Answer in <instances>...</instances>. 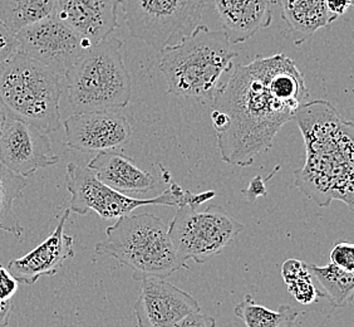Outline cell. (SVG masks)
<instances>
[{"instance_id":"1","label":"cell","mask_w":354,"mask_h":327,"mask_svg":"<svg viewBox=\"0 0 354 327\" xmlns=\"http://www.w3.org/2000/svg\"><path fill=\"white\" fill-rule=\"evenodd\" d=\"M230 72L212 100V109L229 118L226 131L216 135L218 149L225 163L246 168L272 148L309 92L304 75L283 53L236 64Z\"/></svg>"},{"instance_id":"2","label":"cell","mask_w":354,"mask_h":327,"mask_svg":"<svg viewBox=\"0 0 354 327\" xmlns=\"http://www.w3.org/2000/svg\"><path fill=\"white\" fill-rule=\"evenodd\" d=\"M294 120L307 154L295 186L322 208L338 200L353 211L354 123L327 100L303 103Z\"/></svg>"},{"instance_id":"3","label":"cell","mask_w":354,"mask_h":327,"mask_svg":"<svg viewBox=\"0 0 354 327\" xmlns=\"http://www.w3.org/2000/svg\"><path fill=\"white\" fill-rule=\"evenodd\" d=\"M236 57L224 30L198 26L183 41L162 51L160 69L167 82V94L212 101Z\"/></svg>"},{"instance_id":"4","label":"cell","mask_w":354,"mask_h":327,"mask_svg":"<svg viewBox=\"0 0 354 327\" xmlns=\"http://www.w3.org/2000/svg\"><path fill=\"white\" fill-rule=\"evenodd\" d=\"M95 254L112 257L129 267L133 280L164 279L181 269H190L171 242L169 225L150 214L126 215L106 229V238L95 245Z\"/></svg>"},{"instance_id":"5","label":"cell","mask_w":354,"mask_h":327,"mask_svg":"<svg viewBox=\"0 0 354 327\" xmlns=\"http://www.w3.org/2000/svg\"><path fill=\"white\" fill-rule=\"evenodd\" d=\"M66 89V77L18 52L0 66V101L8 118L47 135L62 126L59 103Z\"/></svg>"},{"instance_id":"6","label":"cell","mask_w":354,"mask_h":327,"mask_svg":"<svg viewBox=\"0 0 354 327\" xmlns=\"http://www.w3.org/2000/svg\"><path fill=\"white\" fill-rule=\"evenodd\" d=\"M123 42L109 37L87 48L66 75L68 101L75 114L124 109L132 81L123 62Z\"/></svg>"},{"instance_id":"7","label":"cell","mask_w":354,"mask_h":327,"mask_svg":"<svg viewBox=\"0 0 354 327\" xmlns=\"http://www.w3.org/2000/svg\"><path fill=\"white\" fill-rule=\"evenodd\" d=\"M66 185L71 193L69 211L80 215L95 211L106 220L130 215L137 208L146 205H166L176 208L189 205L198 208L205 202L216 197L214 191L192 194L191 191H184L176 183H171L170 186L156 198H132L103 184L88 168H82L73 163L67 165Z\"/></svg>"},{"instance_id":"8","label":"cell","mask_w":354,"mask_h":327,"mask_svg":"<svg viewBox=\"0 0 354 327\" xmlns=\"http://www.w3.org/2000/svg\"><path fill=\"white\" fill-rule=\"evenodd\" d=\"M131 37L162 52L203 24L206 0H122Z\"/></svg>"},{"instance_id":"9","label":"cell","mask_w":354,"mask_h":327,"mask_svg":"<svg viewBox=\"0 0 354 327\" xmlns=\"http://www.w3.org/2000/svg\"><path fill=\"white\" fill-rule=\"evenodd\" d=\"M244 228L218 205H209L204 211L184 205L177 208L169 234L183 260L205 263L232 245Z\"/></svg>"},{"instance_id":"10","label":"cell","mask_w":354,"mask_h":327,"mask_svg":"<svg viewBox=\"0 0 354 327\" xmlns=\"http://www.w3.org/2000/svg\"><path fill=\"white\" fill-rule=\"evenodd\" d=\"M15 38L18 53L39 62L63 77L89 47L55 14L23 28L15 33Z\"/></svg>"},{"instance_id":"11","label":"cell","mask_w":354,"mask_h":327,"mask_svg":"<svg viewBox=\"0 0 354 327\" xmlns=\"http://www.w3.org/2000/svg\"><path fill=\"white\" fill-rule=\"evenodd\" d=\"M63 126L67 146L81 152L120 150L133 134L129 118L118 109L73 114Z\"/></svg>"},{"instance_id":"12","label":"cell","mask_w":354,"mask_h":327,"mask_svg":"<svg viewBox=\"0 0 354 327\" xmlns=\"http://www.w3.org/2000/svg\"><path fill=\"white\" fill-rule=\"evenodd\" d=\"M59 157L52 150L47 134L28 123L8 118L0 135V165L23 177L53 166Z\"/></svg>"},{"instance_id":"13","label":"cell","mask_w":354,"mask_h":327,"mask_svg":"<svg viewBox=\"0 0 354 327\" xmlns=\"http://www.w3.org/2000/svg\"><path fill=\"white\" fill-rule=\"evenodd\" d=\"M140 282L141 294L132 307L138 327H170L200 311L198 301L190 293L164 279L145 277Z\"/></svg>"},{"instance_id":"14","label":"cell","mask_w":354,"mask_h":327,"mask_svg":"<svg viewBox=\"0 0 354 327\" xmlns=\"http://www.w3.org/2000/svg\"><path fill=\"white\" fill-rule=\"evenodd\" d=\"M121 3L122 0H55V15L91 47L118 28Z\"/></svg>"},{"instance_id":"15","label":"cell","mask_w":354,"mask_h":327,"mask_svg":"<svg viewBox=\"0 0 354 327\" xmlns=\"http://www.w3.org/2000/svg\"><path fill=\"white\" fill-rule=\"evenodd\" d=\"M69 214V209L64 211L57 228L41 245L8 263V271L19 283L30 286L43 276H55L68 259L75 257L73 238L64 232Z\"/></svg>"},{"instance_id":"16","label":"cell","mask_w":354,"mask_h":327,"mask_svg":"<svg viewBox=\"0 0 354 327\" xmlns=\"http://www.w3.org/2000/svg\"><path fill=\"white\" fill-rule=\"evenodd\" d=\"M87 168L103 184L126 195L146 194L157 186L155 177L140 169L133 159L122 151L98 152Z\"/></svg>"},{"instance_id":"17","label":"cell","mask_w":354,"mask_h":327,"mask_svg":"<svg viewBox=\"0 0 354 327\" xmlns=\"http://www.w3.org/2000/svg\"><path fill=\"white\" fill-rule=\"evenodd\" d=\"M212 3L232 44L244 43L272 24V0H212Z\"/></svg>"},{"instance_id":"18","label":"cell","mask_w":354,"mask_h":327,"mask_svg":"<svg viewBox=\"0 0 354 327\" xmlns=\"http://www.w3.org/2000/svg\"><path fill=\"white\" fill-rule=\"evenodd\" d=\"M279 3L281 18L292 32L297 46L335 21L328 12L326 0H279Z\"/></svg>"},{"instance_id":"19","label":"cell","mask_w":354,"mask_h":327,"mask_svg":"<svg viewBox=\"0 0 354 327\" xmlns=\"http://www.w3.org/2000/svg\"><path fill=\"white\" fill-rule=\"evenodd\" d=\"M55 0H0V21L18 33L55 14Z\"/></svg>"},{"instance_id":"20","label":"cell","mask_w":354,"mask_h":327,"mask_svg":"<svg viewBox=\"0 0 354 327\" xmlns=\"http://www.w3.org/2000/svg\"><path fill=\"white\" fill-rule=\"evenodd\" d=\"M234 314L246 327H294L299 311L289 305L270 310L259 305L252 294H246L244 301L234 308Z\"/></svg>"},{"instance_id":"21","label":"cell","mask_w":354,"mask_h":327,"mask_svg":"<svg viewBox=\"0 0 354 327\" xmlns=\"http://www.w3.org/2000/svg\"><path fill=\"white\" fill-rule=\"evenodd\" d=\"M312 277L318 281L326 297L332 306L346 307L353 302L354 274L329 263L327 266H309Z\"/></svg>"},{"instance_id":"22","label":"cell","mask_w":354,"mask_h":327,"mask_svg":"<svg viewBox=\"0 0 354 327\" xmlns=\"http://www.w3.org/2000/svg\"><path fill=\"white\" fill-rule=\"evenodd\" d=\"M28 186L27 177L17 175L0 165V231L19 238L24 228L14 211V202L23 197Z\"/></svg>"},{"instance_id":"23","label":"cell","mask_w":354,"mask_h":327,"mask_svg":"<svg viewBox=\"0 0 354 327\" xmlns=\"http://www.w3.org/2000/svg\"><path fill=\"white\" fill-rule=\"evenodd\" d=\"M286 286L290 296L301 305H310L313 302H317L320 297H323V292H320L319 290L314 286L312 274Z\"/></svg>"},{"instance_id":"24","label":"cell","mask_w":354,"mask_h":327,"mask_svg":"<svg viewBox=\"0 0 354 327\" xmlns=\"http://www.w3.org/2000/svg\"><path fill=\"white\" fill-rule=\"evenodd\" d=\"M330 263L348 272H354V245L339 240L330 249Z\"/></svg>"},{"instance_id":"25","label":"cell","mask_w":354,"mask_h":327,"mask_svg":"<svg viewBox=\"0 0 354 327\" xmlns=\"http://www.w3.org/2000/svg\"><path fill=\"white\" fill-rule=\"evenodd\" d=\"M307 276H310L309 266L299 259H288L281 266V277L286 285L293 283Z\"/></svg>"},{"instance_id":"26","label":"cell","mask_w":354,"mask_h":327,"mask_svg":"<svg viewBox=\"0 0 354 327\" xmlns=\"http://www.w3.org/2000/svg\"><path fill=\"white\" fill-rule=\"evenodd\" d=\"M17 53V38L13 32H10L0 21V66L9 61Z\"/></svg>"},{"instance_id":"27","label":"cell","mask_w":354,"mask_h":327,"mask_svg":"<svg viewBox=\"0 0 354 327\" xmlns=\"http://www.w3.org/2000/svg\"><path fill=\"white\" fill-rule=\"evenodd\" d=\"M19 290V282L14 279L7 268L0 266V302L13 300L14 294Z\"/></svg>"},{"instance_id":"28","label":"cell","mask_w":354,"mask_h":327,"mask_svg":"<svg viewBox=\"0 0 354 327\" xmlns=\"http://www.w3.org/2000/svg\"><path fill=\"white\" fill-rule=\"evenodd\" d=\"M279 169L280 166L278 165V166L272 170V174L266 177V179H263L261 175L254 177L245 191H243V194L245 195V198L248 199L249 202H255V200L260 198V197H266V194H268L266 182H269V180L278 173Z\"/></svg>"},{"instance_id":"29","label":"cell","mask_w":354,"mask_h":327,"mask_svg":"<svg viewBox=\"0 0 354 327\" xmlns=\"http://www.w3.org/2000/svg\"><path fill=\"white\" fill-rule=\"evenodd\" d=\"M215 320L209 315L201 314L200 311L189 315L170 327H215Z\"/></svg>"},{"instance_id":"30","label":"cell","mask_w":354,"mask_h":327,"mask_svg":"<svg viewBox=\"0 0 354 327\" xmlns=\"http://www.w3.org/2000/svg\"><path fill=\"white\" fill-rule=\"evenodd\" d=\"M352 6L353 0H326L328 12L332 14L335 19L347 13Z\"/></svg>"},{"instance_id":"31","label":"cell","mask_w":354,"mask_h":327,"mask_svg":"<svg viewBox=\"0 0 354 327\" xmlns=\"http://www.w3.org/2000/svg\"><path fill=\"white\" fill-rule=\"evenodd\" d=\"M13 301L0 302V327H7L13 311Z\"/></svg>"},{"instance_id":"32","label":"cell","mask_w":354,"mask_h":327,"mask_svg":"<svg viewBox=\"0 0 354 327\" xmlns=\"http://www.w3.org/2000/svg\"><path fill=\"white\" fill-rule=\"evenodd\" d=\"M6 120H7V115H6V111H4V107H3L1 101H0V135H1V131H3V127H4Z\"/></svg>"}]
</instances>
